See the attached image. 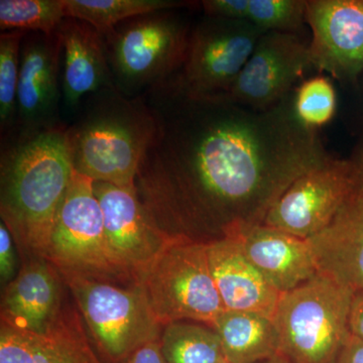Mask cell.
Segmentation results:
<instances>
[{
	"mask_svg": "<svg viewBox=\"0 0 363 363\" xmlns=\"http://www.w3.org/2000/svg\"><path fill=\"white\" fill-rule=\"evenodd\" d=\"M294 92L267 111L164 88L145 93L156 128L135 187L155 222L203 209L221 219L220 231L262 223L298 177L331 157L298 121Z\"/></svg>",
	"mask_w": 363,
	"mask_h": 363,
	"instance_id": "6da1fadb",
	"label": "cell"
},
{
	"mask_svg": "<svg viewBox=\"0 0 363 363\" xmlns=\"http://www.w3.org/2000/svg\"><path fill=\"white\" fill-rule=\"evenodd\" d=\"M1 215L21 242L45 257L73 177L67 125L1 140Z\"/></svg>",
	"mask_w": 363,
	"mask_h": 363,
	"instance_id": "7a4b0ae2",
	"label": "cell"
},
{
	"mask_svg": "<svg viewBox=\"0 0 363 363\" xmlns=\"http://www.w3.org/2000/svg\"><path fill=\"white\" fill-rule=\"evenodd\" d=\"M155 128L154 114L143 95L128 97L116 88L89 95L67 125L74 169L94 182L135 186Z\"/></svg>",
	"mask_w": 363,
	"mask_h": 363,
	"instance_id": "3957f363",
	"label": "cell"
},
{
	"mask_svg": "<svg viewBox=\"0 0 363 363\" xmlns=\"http://www.w3.org/2000/svg\"><path fill=\"white\" fill-rule=\"evenodd\" d=\"M192 26L182 9L135 16L104 35L114 85L142 96L175 76L186 58Z\"/></svg>",
	"mask_w": 363,
	"mask_h": 363,
	"instance_id": "277c9868",
	"label": "cell"
},
{
	"mask_svg": "<svg viewBox=\"0 0 363 363\" xmlns=\"http://www.w3.org/2000/svg\"><path fill=\"white\" fill-rule=\"evenodd\" d=\"M354 295L320 272L281 294L274 317L279 357L291 363H335L350 333Z\"/></svg>",
	"mask_w": 363,
	"mask_h": 363,
	"instance_id": "5b68a950",
	"label": "cell"
},
{
	"mask_svg": "<svg viewBox=\"0 0 363 363\" xmlns=\"http://www.w3.org/2000/svg\"><path fill=\"white\" fill-rule=\"evenodd\" d=\"M162 326L191 321L213 328L223 304L208 259L207 243L172 234L138 279Z\"/></svg>",
	"mask_w": 363,
	"mask_h": 363,
	"instance_id": "8992f818",
	"label": "cell"
},
{
	"mask_svg": "<svg viewBox=\"0 0 363 363\" xmlns=\"http://www.w3.org/2000/svg\"><path fill=\"white\" fill-rule=\"evenodd\" d=\"M45 259L63 276L100 281L130 277L107 238L94 181L76 171L57 214Z\"/></svg>",
	"mask_w": 363,
	"mask_h": 363,
	"instance_id": "52a82bcc",
	"label": "cell"
},
{
	"mask_svg": "<svg viewBox=\"0 0 363 363\" xmlns=\"http://www.w3.org/2000/svg\"><path fill=\"white\" fill-rule=\"evenodd\" d=\"M63 277L97 350L109 363H123L138 348L161 339L162 325L142 286L121 289L100 279Z\"/></svg>",
	"mask_w": 363,
	"mask_h": 363,
	"instance_id": "ba28073f",
	"label": "cell"
},
{
	"mask_svg": "<svg viewBox=\"0 0 363 363\" xmlns=\"http://www.w3.org/2000/svg\"><path fill=\"white\" fill-rule=\"evenodd\" d=\"M264 33L250 21L205 16L192 26L180 70L157 87L190 98L224 94Z\"/></svg>",
	"mask_w": 363,
	"mask_h": 363,
	"instance_id": "9c48e42d",
	"label": "cell"
},
{
	"mask_svg": "<svg viewBox=\"0 0 363 363\" xmlns=\"http://www.w3.org/2000/svg\"><path fill=\"white\" fill-rule=\"evenodd\" d=\"M359 188L350 160L330 157L298 177L267 210L262 224L310 240Z\"/></svg>",
	"mask_w": 363,
	"mask_h": 363,
	"instance_id": "30bf717a",
	"label": "cell"
},
{
	"mask_svg": "<svg viewBox=\"0 0 363 363\" xmlns=\"http://www.w3.org/2000/svg\"><path fill=\"white\" fill-rule=\"evenodd\" d=\"M311 68L309 44L298 35L264 33L230 89L214 97L267 111L290 96L298 81Z\"/></svg>",
	"mask_w": 363,
	"mask_h": 363,
	"instance_id": "8fae6325",
	"label": "cell"
},
{
	"mask_svg": "<svg viewBox=\"0 0 363 363\" xmlns=\"http://www.w3.org/2000/svg\"><path fill=\"white\" fill-rule=\"evenodd\" d=\"M61 72L58 33H26L21 44L18 117L13 135H33L65 124L61 118Z\"/></svg>",
	"mask_w": 363,
	"mask_h": 363,
	"instance_id": "7c38bea8",
	"label": "cell"
},
{
	"mask_svg": "<svg viewBox=\"0 0 363 363\" xmlns=\"http://www.w3.org/2000/svg\"><path fill=\"white\" fill-rule=\"evenodd\" d=\"M313 69L342 83L363 73V0H307Z\"/></svg>",
	"mask_w": 363,
	"mask_h": 363,
	"instance_id": "4fadbf2b",
	"label": "cell"
},
{
	"mask_svg": "<svg viewBox=\"0 0 363 363\" xmlns=\"http://www.w3.org/2000/svg\"><path fill=\"white\" fill-rule=\"evenodd\" d=\"M107 238L135 284L171 238L152 221L135 186L94 182Z\"/></svg>",
	"mask_w": 363,
	"mask_h": 363,
	"instance_id": "5bb4252c",
	"label": "cell"
},
{
	"mask_svg": "<svg viewBox=\"0 0 363 363\" xmlns=\"http://www.w3.org/2000/svg\"><path fill=\"white\" fill-rule=\"evenodd\" d=\"M222 235L238 241L247 259L279 293H286L318 274L309 241L262 223L236 222Z\"/></svg>",
	"mask_w": 363,
	"mask_h": 363,
	"instance_id": "9a60e30c",
	"label": "cell"
},
{
	"mask_svg": "<svg viewBox=\"0 0 363 363\" xmlns=\"http://www.w3.org/2000/svg\"><path fill=\"white\" fill-rule=\"evenodd\" d=\"M62 45V94L67 111H77L91 94L116 88L104 35L94 26L66 18L57 28Z\"/></svg>",
	"mask_w": 363,
	"mask_h": 363,
	"instance_id": "2e32d148",
	"label": "cell"
},
{
	"mask_svg": "<svg viewBox=\"0 0 363 363\" xmlns=\"http://www.w3.org/2000/svg\"><path fill=\"white\" fill-rule=\"evenodd\" d=\"M0 363L105 362L93 350L77 313L61 309L42 333L1 323Z\"/></svg>",
	"mask_w": 363,
	"mask_h": 363,
	"instance_id": "e0dca14e",
	"label": "cell"
},
{
	"mask_svg": "<svg viewBox=\"0 0 363 363\" xmlns=\"http://www.w3.org/2000/svg\"><path fill=\"white\" fill-rule=\"evenodd\" d=\"M208 259L224 310L274 320L279 293L245 257L238 241L222 235L207 243Z\"/></svg>",
	"mask_w": 363,
	"mask_h": 363,
	"instance_id": "ac0fdd59",
	"label": "cell"
},
{
	"mask_svg": "<svg viewBox=\"0 0 363 363\" xmlns=\"http://www.w3.org/2000/svg\"><path fill=\"white\" fill-rule=\"evenodd\" d=\"M318 272L353 293L363 292V188L355 191L323 230L308 240Z\"/></svg>",
	"mask_w": 363,
	"mask_h": 363,
	"instance_id": "d6986e66",
	"label": "cell"
},
{
	"mask_svg": "<svg viewBox=\"0 0 363 363\" xmlns=\"http://www.w3.org/2000/svg\"><path fill=\"white\" fill-rule=\"evenodd\" d=\"M61 310L58 279L45 262L26 264L7 286L2 301L1 323L42 333Z\"/></svg>",
	"mask_w": 363,
	"mask_h": 363,
	"instance_id": "ffe728a7",
	"label": "cell"
},
{
	"mask_svg": "<svg viewBox=\"0 0 363 363\" xmlns=\"http://www.w3.org/2000/svg\"><path fill=\"white\" fill-rule=\"evenodd\" d=\"M213 329L220 338L227 362L262 363L279 357V334L271 318L224 310Z\"/></svg>",
	"mask_w": 363,
	"mask_h": 363,
	"instance_id": "44dd1931",
	"label": "cell"
},
{
	"mask_svg": "<svg viewBox=\"0 0 363 363\" xmlns=\"http://www.w3.org/2000/svg\"><path fill=\"white\" fill-rule=\"evenodd\" d=\"M67 18L86 21L101 33L123 21L167 9H183L196 2L181 0H64Z\"/></svg>",
	"mask_w": 363,
	"mask_h": 363,
	"instance_id": "7402d4cb",
	"label": "cell"
},
{
	"mask_svg": "<svg viewBox=\"0 0 363 363\" xmlns=\"http://www.w3.org/2000/svg\"><path fill=\"white\" fill-rule=\"evenodd\" d=\"M161 346L167 363L225 362L218 334L204 324L174 322L164 326Z\"/></svg>",
	"mask_w": 363,
	"mask_h": 363,
	"instance_id": "603a6c76",
	"label": "cell"
},
{
	"mask_svg": "<svg viewBox=\"0 0 363 363\" xmlns=\"http://www.w3.org/2000/svg\"><path fill=\"white\" fill-rule=\"evenodd\" d=\"M64 0H0L1 32L56 33L65 20Z\"/></svg>",
	"mask_w": 363,
	"mask_h": 363,
	"instance_id": "cb8c5ba5",
	"label": "cell"
},
{
	"mask_svg": "<svg viewBox=\"0 0 363 363\" xmlns=\"http://www.w3.org/2000/svg\"><path fill=\"white\" fill-rule=\"evenodd\" d=\"M28 32L9 30L0 35V133L1 140L13 135L18 117L21 52Z\"/></svg>",
	"mask_w": 363,
	"mask_h": 363,
	"instance_id": "d4e9b609",
	"label": "cell"
},
{
	"mask_svg": "<svg viewBox=\"0 0 363 363\" xmlns=\"http://www.w3.org/2000/svg\"><path fill=\"white\" fill-rule=\"evenodd\" d=\"M296 116L306 128L318 131L331 123L337 111L333 83L324 75L307 79L294 92Z\"/></svg>",
	"mask_w": 363,
	"mask_h": 363,
	"instance_id": "484cf974",
	"label": "cell"
},
{
	"mask_svg": "<svg viewBox=\"0 0 363 363\" xmlns=\"http://www.w3.org/2000/svg\"><path fill=\"white\" fill-rule=\"evenodd\" d=\"M307 0H248L245 21L264 32L296 33L306 23Z\"/></svg>",
	"mask_w": 363,
	"mask_h": 363,
	"instance_id": "4316f807",
	"label": "cell"
},
{
	"mask_svg": "<svg viewBox=\"0 0 363 363\" xmlns=\"http://www.w3.org/2000/svg\"><path fill=\"white\" fill-rule=\"evenodd\" d=\"M13 240L9 228L4 221L0 224V274L4 281H9L14 271Z\"/></svg>",
	"mask_w": 363,
	"mask_h": 363,
	"instance_id": "83f0119b",
	"label": "cell"
},
{
	"mask_svg": "<svg viewBox=\"0 0 363 363\" xmlns=\"http://www.w3.org/2000/svg\"><path fill=\"white\" fill-rule=\"evenodd\" d=\"M123 363H167L162 354L161 339L138 348Z\"/></svg>",
	"mask_w": 363,
	"mask_h": 363,
	"instance_id": "f1b7e54d",
	"label": "cell"
},
{
	"mask_svg": "<svg viewBox=\"0 0 363 363\" xmlns=\"http://www.w3.org/2000/svg\"><path fill=\"white\" fill-rule=\"evenodd\" d=\"M335 363H363V340L350 333Z\"/></svg>",
	"mask_w": 363,
	"mask_h": 363,
	"instance_id": "f546056e",
	"label": "cell"
},
{
	"mask_svg": "<svg viewBox=\"0 0 363 363\" xmlns=\"http://www.w3.org/2000/svg\"><path fill=\"white\" fill-rule=\"evenodd\" d=\"M350 330L363 340V292L355 294L351 305Z\"/></svg>",
	"mask_w": 363,
	"mask_h": 363,
	"instance_id": "4dcf8cb0",
	"label": "cell"
},
{
	"mask_svg": "<svg viewBox=\"0 0 363 363\" xmlns=\"http://www.w3.org/2000/svg\"><path fill=\"white\" fill-rule=\"evenodd\" d=\"M355 174H357L358 183L360 188H363V140L358 145L357 149L353 152L352 157H350Z\"/></svg>",
	"mask_w": 363,
	"mask_h": 363,
	"instance_id": "1f68e13d",
	"label": "cell"
},
{
	"mask_svg": "<svg viewBox=\"0 0 363 363\" xmlns=\"http://www.w3.org/2000/svg\"><path fill=\"white\" fill-rule=\"evenodd\" d=\"M262 363H291L288 360L284 359V358L277 357L272 358V359L266 360V362Z\"/></svg>",
	"mask_w": 363,
	"mask_h": 363,
	"instance_id": "d6a6232c",
	"label": "cell"
},
{
	"mask_svg": "<svg viewBox=\"0 0 363 363\" xmlns=\"http://www.w3.org/2000/svg\"><path fill=\"white\" fill-rule=\"evenodd\" d=\"M220 363H233V362H227V360H225V362H222Z\"/></svg>",
	"mask_w": 363,
	"mask_h": 363,
	"instance_id": "836d02e7",
	"label": "cell"
}]
</instances>
